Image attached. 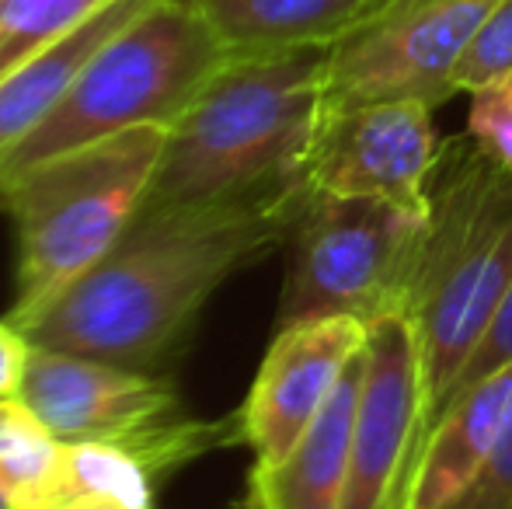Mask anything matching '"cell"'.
<instances>
[{
    "label": "cell",
    "mask_w": 512,
    "mask_h": 509,
    "mask_svg": "<svg viewBox=\"0 0 512 509\" xmlns=\"http://www.w3.org/2000/svg\"><path fill=\"white\" fill-rule=\"evenodd\" d=\"M147 4L154 0H112L108 7L88 18L81 28L67 35V39L53 42L42 53L28 56L21 67L0 77V161L18 147L25 136L46 123V116L63 102L70 88H74L77 74L84 63L119 32L122 25L136 18Z\"/></svg>",
    "instance_id": "obj_14"
},
{
    "label": "cell",
    "mask_w": 512,
    "mask_h": 509,
    "mask_svg": "<svg viewBox=\"0 0 512 509\" xmlns=\"http://www.w3.org/2000/svg\"><path fill=\"white\" fill-rule=\"evenodd\" d=\"M512 363V286L509 293L502 297V304L495 307L492 321H488V328L481 332L478 346L471 349V356H467V363L460 367V374L453 377L450 391H446L443 405H439L436 419L443 415L446 405H453V401L460 398V394H467L471 387H478L481 381H488L492 374H499L502 367H509ZM432 419V422H436ZM429 422V426H432ZM429 433V429H425Z\"/></svg>",
    "instance_id": "obj_21"
},
{
    "label": "cell",
    "mask_w": 512,
    "mask_h": 509,
    "mask_svg": "<svg viewBox=\"0 0 512 509\" xmlns=\"http://www.w3.org/2000/svg\"><path fill=\"white\" fill-rule=\"evenodd\" d=\"M512 70V0H499L488 11L485 25L467 46L464 60H460L457 74H453V88L457 95H471L481 84L495 81V77Z\"/></svg>",
    "instance_id": "obj_19"
},
{
    "label": "cell",
    "mask_w": 512,
    "mask_h": 509,
    "mask_svg": "<svg viewBox=\"0 0 512 509\" xmlns=\"http://www.w3.org/2000/svg\"><path fill=\"white\" fill-rule=\"evenodd\" d=\"M18 401L56 440L126 450L154 482L237 443L234 419L192 415L164 377L46 346H32Z\"/></svg>",
    "instance_id": "obj_6"
},
{
    "label": "cell",
    "mask_w": 512,
    "mask_h": 509,
    "mask_svg": "<svg viewBox=\"0 0 512 509\" xmlns=\"http://www.w3.org/2000/svg\"><path fill=\"white\" fill-rule=\"evenodd\" d=\"M230 56L196 0H154L84 63L46 123L0 161V182L129 129L175 126Z\"/></svg>",
    "instance_id": "obj_5"
},
{
    "label": "cell",
    "mask_w": 512,
    "mask_h": 509,
    "mask_svg": "<svg viewBox=\"0 0 512 509\" xmlns=\"http://www.w3.org/2000/svg\"><path fill=\"white\" fill-rule=\"evenodd\" d=\"M154 475L126 450L63 443L60 509H154Z\"/></svg>",
    "instance_id": "obj_17"
},
{
    "label": "cell",
    "mask_w": 512,
    "mask_h": 509,
    "mask_svg": "<svg viewBox=\"0 0 512 509\" xmlns=\"http://www.w3.org/2000/svg\"><path fill=\"white\" fill-rule=\"evenodd\" d=\"M363 356L349 367L317 422L276 464H255L248 478V509H342L349 482L352 419H356Z\"/></svg>",
    "instance_id": "obj_13"
},
{
    "label": "cell",
    "mask_w": 512,
    "mask_h": 509,
    "mask_svg": "<svg viewBox=\"0 0 512 509\" xmlns=\"http://www.w3.org/2000/svg\"><path fill=\"white\" fill-rule=\"evenodd\" d=\"M512 419V363L443 408L425 433L401 509H446L481 471Z\"/></svg>",
    "instance_id": "obj_12"
},
{
    "label": "cell",
    "mask_w": 512,
    "mask_h": 509,
    "mask_svg": "<svg viewBox=\"0 0 512 509\" xmlns=\"http://www.w3.org/2000/svg\"><path fill=\"white\" fill-rule=\"evenodd\" d=\"M328 46L234 53L168 126L150 203H216L310 189Z\"/></svg>",
    "instance_id": "obj_2"
},
{
    "label": "cell",
    "mask_w": 512,
    "mask_h": 509,
    "mask_svg": "<svg viewBox=\"0 0 512 509\" xmlns=\"http://www.w3.org/2000/svg\"><path fill=\"white\" fill-rule=\"evenodd\" d=\"M0 509H14L11 503H7V496H4V492H0Z\"/></svg>",
    "instance_id": "obj_24"
},
{
    "label": "cell",
    "mask_w": 512,
    "mask_h": 509,
    "mask_svg": "<svg viewBox=\"0 0 512 509\" xmlns=\"http://www.w3.org/2000/svg\"><path fill=\"white\" fill-rule=\"evenodd\" d=\"M0 492L14 509H60L63 440L18 398H0Z\"/></svg>",
    "instance_id": "obj_16"
},
{
    "label": "cell",
    "mask_w": 512,
    "mask_h": 509,
    "mask_svg": "<svg viewBox=\"0 0 512 509\" xmlns=\"http://www.w3.org/2000/svg\"><path fill=\"white\" fill-rule=\"evenodd\" d=\"M499 0H384L363 25L328 46L321 109L422 102L457 95L453 74Z\"/></svg>",
    "instance_id": "obj_8"
},
{
    "label": "cell",
    "mask_w": 512,
    "mask_h": 509,
    "mask_svg": "<svg viewBox=\"0 0 512 509\" xmlns=\"http://www.w3.org/2000/svg\"><path fill=\"white\" fill-rule=\"evenodd\" d=\"M164 143L168 126L129 129L0 182V210L18 241L7 321L28 332L119 245L150 203Z\"/></svg>",
    "instance_id": "obj_3"
},
{
    "label": "cell",
    "mask_w": 512,
    "mask_h": 509,
    "mask_svg": "<svg viewBox=\"0 0 512 509\" xmlns=\"http://www.w3.org/2000/svg\"><path fill=\"white\" fill-rule=\"evenodd\" d=\"M446 509H512V419L471 485Z\"/></svg>",
    "instance_id": "obj_22"
},
{
    "label": "cell",
    "mask_w": 512,
    "mask_h": 509,
    "mask_svg": "<svg viewBox=\"0 0 512 509\" xmlns=\"http://www.w3.org/2000/svg\"><path fill=\"white\" fill-rule=\"evenodd\" d=\"M439 157L443 143L422 102L321 109L307 150V185L324 196L380 199L429 217Z\"/></svg>",
    "instance_id": "obj_10"
},
{
    "label": "cell",
    "mask_w": 512,
    "mask_h": 509,
    "mask_svg": "<svg viewBox=\"0 0 512 509\" xmlns=\"http://www.w3.org/2000/svg\"><path fill=\"white\" fill-rule=\"evenodd\" d=\"M112 0H0V77L67 39Z\"/></svg>",
    "instance_id": "obj_18"
},
{
    "label": "cell",
    "mask_w": 512,
    "mask_h": 509,
    "mask_svg": "<svg viewBox=\"0 0 512 509\" xmlns=\"http://www.w3.org/2000/svg\"><path fill=\"white\" fill-rule=\"evenodd\" d=\"M384 0H196L230 53L335 46Z\"/></svg>",
    "instance_id": "obj_15"
},
{
    "label": "cell",
    "mask_w": 512,
    "mask_h": 509,
    "mask_svg": "<svg viewBox=\"0 0 512 509\" xmlns=\"http://www.w3.org/2000/svg\"><path fill=\"white\" fill-rule=\"evenodd\" d=\"M467 140L512 171V70L471 91Z\"/></svg>",
    "instance_id": "obj_20"
},
{
    "label": "cell",
    "mask_w": 512,
    "mask_h": 509,
    "mask_svg": "<svg viewBox=\"0 0 512 509\" xmlns=\"http://www.w3.org/2000/svg\"><path fill=\"white\" fill-rule=\"evenodd\" d=\"M310 192L147 203L119 245L28 328V339L154 374L230 276L286 245Z\"/></svg>",
    "instance_id": "obj_1"
},
{
    "label": "cell",
    "mask_w": 512,
    "mask_h": 509,
    "mask_svg": "<svg viewBox=\"0 0 512 509\" xmlns=\"http://www.w3.org/2000/svg\"><path fill=\"white\" fill-rule=\"evenodd\" d=\"M366 335L370 325L352 314L276 328L248 398L234 415L237 443L255 454V464H276L297 447L363 356Z\"/></svg>",
    "instance_id": "obj_11"
},
{
    "label": "cell",
    "mask_w": 512,
    "mask_h": 509,
    "mask_svg": "<svg viewBox=\"0 0 512 509\" xmlns=\"http://www.w3.org/2000/svg\"><path fill=\"white\" fill-rule=\"evenodd\" d=\"M429 217L380 199L310 192L286 238L276 328L352 314L366 325L405 311Z\"/></svg>",
    "instance_id": "obj_7"
},
{
    "label": "cell",
    "mask_w": 512,
    "mask_h": 509,
    "mask_svg": "<svg viewBox=\"0 0 512 509\" xmlns=\"http://www.w3.org/2000/svg\"><path fill=\"white\" fill-rule=\"evenodd\" d=\"M429 196V227L405 304L429 391L425 429L512 286V171L460 136L443 143Z\"/></svg>",
    "instance_id": "obj_4"
},
{
    "label": "cell",
    "mask_w": 512,
    "mask_h": 509,
    "mask_svg": "<svg viewBox=\"0 0 512 509\" xmlns=\"http://www.w3.org/2000/svg\"><path fill=\"white\" fill-rule=\"evenodd\" d=\"M28 356H32L28 332L4 318L0 321V398H18L28 370Z\"/></svg>",
    "instance_id": "obj_23"
},
{
    "label": "cell",
    "mask_w": 512,
    "mask_h": 509,
    "mask_svg": "<svg viewBox=\"0 0 512 509\" xmlns=\"http://www.w3.org/2000/svg\"><path fill=\"white\" fill-rule=\"evenodd\" d=\"M425 367L408 311L370 321L342 509H401L425 436Z\"/></svg>",
    "instance_id": "obj_9"
}]
</instances>
